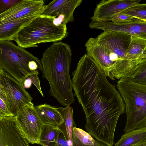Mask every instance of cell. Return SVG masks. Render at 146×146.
I'll list each match as a JSON object with an SVG mask.
<instances>
[{"label":"cell","mask_w":146,"mask_h":146,"mask_svg":"<svg viewBox=\"0 0 146 146\" xmlns=\"http://www.w3.org/2000/svg\"><path fill=\"white\" fill-rule=\"evenodd\" d=\"M72 74L74 96L86 115V131L97 140L112 146L118 119L125 109L119 92L87 54L80 58Z\"/></svg>","instance_id":"6da1fadb"},{"label":"cell","mask_w":146,"mask_h":146,"mask_svg":"<svg viewBox=\"0 0 146 146\" xmlns=\"http://www.w3.org/2000/svg\"><path fill=\"white\" fill-rule=\"evenodd\" d=\"M72 56L69 45L57 42L45 50L40 60L42 77L47 80L50 87L49 94L66 107L75 100L70 74Z\"/></svg>","instance_id":"7a4b0ae2"},{"label":"cell","mask_w":146,"mask_h":146,"mask_svg":"<svg viewBox=\"0 0 146 146\" xmlns=\"http://www.w3.org/2000/svg\"><path fill=\"white\" fill-rule=\"evenodd\" d=\"M67 35L63 16L54 18L41 15L20 31L13 40L18 46L25 48L36 47L42 43L57 42Z\"/></svg>","instance_id":"3957f363"},{"label":"cell","mask_w":146,"mask_h":146,"mask_svg":"<svg viewBox=\"0 0 146 146\" xmlns=\"http://www.w3.org/2000/svg\"><path fill=\"white\" fill-rule=\"evenodd\" d=\"M0 68L23 85L29 76L42 70L37 57L11 41H0Z\"/></svg>","instance_id":"277c9868"},{"label":"cell","mask_w":146,"mask_h":146,"mask_svg":"<svg viewBox=\"0 0 146 146\" xmlns=\"http://www.w3.org/2000/svg\"><path fill=\"white\" fill-rule=\"evenodd\" d=\"M116 86L125 105L127 119L123 131L146 127V85L123 78L117 82Z\"/></svg>","instance_id":"5b68a950"},{"label":"cell","mask_w":146,"mask_h":146,"mask_svg":"<svg viewBox=\"0 0 146 146\" xmlns=\"http://www.w3.org/2000/svg\"><path fill=\"white\" fill-rule=\"evenodd\" d=\"M0 98L15 116L23 107L33 103L32 97L23 85L0 68Z\"/></svg>","instance_id":"8992f818"},{"label":"cell","mask_w":146,"mask_h":146,"mask_svg":"<svg viewBox=\"0 0 146 146\" xmlns=\"http://www.w3.org/2000/svg\"><path fill=\"white\" fill-rule=\"evenodd\" d=\"M85 46L87 54L96 62L106 77L115 80L121 61L123 60L99 43L96 38H90Z\"/></svg>","instance_id":"52a82bcc"},{"label":"cell","mask_w":146,"mask_h":146,"mask_svg":"<svg viewBox=\"0 0 146 146\" xmlns=\"http://www.w3.org/2000/svg\"><path fill=\"white\" fill-rule=\"evenodd\" d=\"M17 124L29 143L39 144L44 123L33 103L22 108L15 116Z\"/></svg>","instance_id":"ba28073f"},{"label":"cell","mask_w":146,"mask_h":146,"mask_svg":"<svg viewBox=\"0 0 146 146\" xmlns=\"http://www.w3.org/2000/svg\"><path fill=\"white\" fill-rule=\"evenodd\" d=\"M15 116L0 117V146H30Z\"/></svg>","instance_id":"9c48e42d"},{"label":"cell","mask_w":146,"mask_h":146,"mask_svg":"<svg viewBox=\"0 0 146 146\" xmlns=\"http://www.w3.org/2000/svg\"><path fill=\"white\" fill-rule=\"evenodd\" d=\"M42 0H20L0 14V25L43 11L46 6Z\"/></svg>","instance_id":"30bf717a"},{"label":"cell","mask_w":146,"mask_h":146,"mask_svg":"<svg viewBox=\"0 0 146 146\" xmlns=\"http://www.w3.org/2000/svg\"><path fill=\"white\" fill-rule=\"evenodd\" d=\"M131 36L124 32L104 31L98 35L96 38L99 43L106 47L122 60L125 59Z\"/></svg>","instance_id":"8fae6325"},{"label":"cell","mask_w":146,"mask_h":146,"mask_svg":"<svg viewBox=\"0 0 146 146\" xmlns=\"http://www.w3.org/2000/svg\"><path fill=\"white\" fill-rule=\"evenodd\" d=\"M141 0H103L95 9L93 16L90 18L97 22L110 21L117 14L139 3Z\"/></svg>","instance_id":"7c38bea8"},{"label":"cell","mask_w":146,"mask_h":146,"mask_svg":"<svg viewBox=\"0 0 146 146\" xmlns=\"http://www.w3.org/2000/svg\"><path fill=\"white\" fill-rule=\"evenodd\" d=\"M133 17L132 22L126 23L115 24L111 21H93L90 27L92 29L102 30L104 31L124 32L146 40V22L136 17Z\"/></svg>","instance_id":"4fadbf2b"},{"label":"cell","mask_w":146,"mask_h":146,"mask_svg":"<svg viewBox=\"0 0 146 146\" xmlns=\"http://www.w3.org/2000/svg\"><path fill=\"white\" fill-rule=\"evenodd\" d=\"M82 2V0H54L46 5L42 15L54 18L63 16L66 24L74 21V11Z\"/></svg>","instance_id":"5bb4252c"},{"label":"cell","mask_w":146,"mask_h":146,"mask_svg":"<svg viewBox=\"0 0 146 146\" xmlns=\"http://www.w3.org/2000/svg\"><path fill=\"white\" fill-rule=\"evenodd\" d=\"M43 11L0 25V41L13 40L20 31Z\"/></svg>","instance_id":"9a60e30c"},{"label":"cell","mask_w":146,"mask_h":146,"mask_svg":"<svg viewBox=\"0 0 146 146\" xmlns=\"http://www.w3.org/2000/svg\"><path fill=\"white\" fill-rule=\"evenodd\" d=\"M35 107L44 124L59 127L64 122L63 117L57 108L46 104L39 105Z\"/></svg>","instance_id":"2e32d148"},{"label":"cell","mask_w":146,"mask_h":146,"mask_svg":"<svg viewBox=\"0 0 146 146\" xmlns=\"http://www.w3.org/2000/svg\"><path fill=\"white\" fill-rule=\"evenodd\" d=\"M73 146H108L82 129L74 127L72 130Z\"/></svg>","instance_id":"e0dca14e"},{"label":"cell","mask_w":146,"mask_h":146,"mask_svg":"<svg viewBox=\"0 0 146 146\" xmlns=\"http://www.w3.org/2000/svg\"><path fill=\"white\" fill-rule=\"evenodd\" d=\"M61 133L59 127L49 124H44L39 145L42 146H57L58 139Z\"/></svg>","instance_id":"ac0fdd59"},{"label":"cell","mask_w":146,"mask_h":146,"mask_svg":"<svg viewBox=\"0 0 146 146\" xmlns=\"http://www.w3.org/2000/svg\"><path fill=\"white\" fill-rule=\"evenodd\" d=\"M57 108L64 119V122L59 127L66 139L72 142V128L75 127L74 122L73 118V108L70 106L64 108Z\"/></svg>","instance_id":"d6986e66"},{"label":"cell","mask_w":146,"mask_h":146,"mask_svg":"<svg viewBox=\"0 0 146 146\" xmlns=\"http://www.w3.org/2000/svg\"><path fill=\"white\" fill-rule=\"evenodd\" d=\"M146 140V127L125 133L114 146H131Z\"/></svg>","instance_id":"ffe728a7"},{"label":"cell","mask_w":146,"mask_h":146,"mask_svg":"<svg viewBox=\"0 0 146 146\" xmlns=\"http://www.w3.org/2000/svg\"><path fill=\"white\" fill-rule=\"evenodd\" d=\"M146 48V39L137 36H131L130 43L125 59L137 60Z\"/></svg>","instance_id":"44dd1931"},{"label":"cell","mask_w":146,"mask_h":146,"mask_svg":"<svg viewBox=\"0 0 146 146\" xmlns=\"http://www.w3.org/2000/svg\"><path fill=\"white\" fill-rule=\"evenodd\" d=\"M129 78L134 82L146 85V61L139 63L135 71Z\"/></svg>","instance_id":"7402d4cb"},{"label":"cell","mask_w":146,"mask_h":146,"mask_svg":"<svg viewBox=\"0 0 146 146\" xmlns=\"http://www.w3.org/2000/svg\"><path fill=\"white\" fill-rule=\"evenodd\" d=\"M122 12L133 17L146 19V3H138Z\"/></svg>","instance_id":"603a6c76"},{"label":"cell","mask_w":146,"mask_h":146,"mask_svg":"<svg viewBox=\"0 0 146 146\" xmlns=\"http://www.w3.org/2000/svg\"><path fill=\"white\" fill-rule=\"evenodd\" d=\"M37 74H33L29 76L25 80L23 85L25 88H29L31 87L33 83L37 88L42 96H44L42 91L40 80Z\"/></svg>","instance_id":"cb8c5ba5"},{"label":"cell","mask_w":146,"mask_h":146,"mask_svg":"<svg viewBox=\"0 0 146 146\" xmlns=\"http://www.w3.org/2000/svg\"><path fill=\"white\" fill-rule=\"evenodd\" d=\"M133 18V17L122 12L112 17L110 21L115 24L126 23L132 22Z\"/></svg>","instance_id":"d4e9b609"},{"label":"cell","mask_w":146,"mask_h":146,"mask_svg":"<svg viewBox=\"0 0 146 146\" xmlns=\"http://www.w3.org/2000/svg\"><path fill=\"white\" fill-rule=\"evenodd\" d=\"M20 0H0V14L9 9Z\"/></svg>","instance_id":"484cf974"},{"label":"cell","mask_w":146,"mask_h":146,"mask_svg":"<svg viewBox=\"0 0 146 146\" xmlns=\"http://www.w3.org/2000/svg\"><path fill=\"white\" fill-rule=\"evenodd\" d=\"M13 116L3 100L0 98V117Z\"/></svg>","instance_id":"4316f807"},{"label":"cell","mask_w":146,"mask_h":146,"mask_svg":"<svg viewBox=\"0 0 146 146\" xmlns=\"http://www.w3.org/2000/svg\"><path fill=\"white\" fill-rule=\"evenodd\" d=\"M57 146H73L72 142L67 140L63 134L61 133L60 135L57 143Z\"/></svg>","instance_id":"83f0119b"},{"label":"cell","mask_w":146,"mask_h":146,"mask_svg":"<svg viewBox=\"0 0 146 146\" xmlns=\"http://www.w3.org/2000/svg\"><path fill=\"white\" fill-rule=\"evenodd\" d=\"M131 146H146V140L140 142Z\"/></svg>","instance_id":"f1b7e54d"},{"label":"cell","mask_w":146,"mask_h":146,"mask_svg":"<svg viewBox=\"0 0 146 146\" xmlns=\"http://www.w3.org/2000/svg\"><path fill=\"white\" fill-rule=\"evenodd\" d=\"M146 55V48H145V50L143 52L142 54L140 56V57L139 58L141 57H142V56H145Z\"/></svg>","instance_id":"f546056e"},{"label":"cell","mask_w":146,"mask_h":146,"mask_svg":"<svg viewBox=\"0 0 146 146\" xmlns=\"http://www.w3.org/2000/svg\"><path fill=\"white\" fill-rule=\"evenodd\" d=\"M138 18L139 19H140V20H142L143 21L146 22V19H139V18Z\"/></svg>","instance_id":"4dcf8cb0"}]
</instances>
